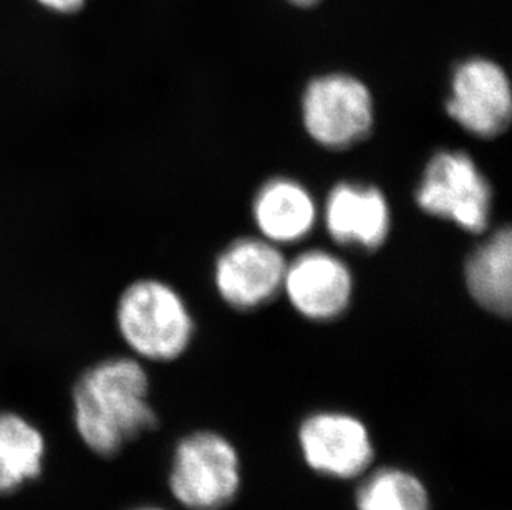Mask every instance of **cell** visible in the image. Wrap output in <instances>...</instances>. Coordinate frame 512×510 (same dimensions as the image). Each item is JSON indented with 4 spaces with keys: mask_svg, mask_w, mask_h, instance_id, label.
I'll use <instances>...</instances> for the list:
<instances>
[{
    "mask_svg": "<svg viewBox=\"0 0 512 510\" xmlns=\"http://www.w3.org/2000/svg\"><path fill=\"white\" fill-rule=\"evenodd\" d=\"M68 421L85 453L113 461L158 426L150 371L128 353L98 358L68 390Z\"/></svg>",
    "mask_w": 512,
    "mask_h": 510,
    "instance_id": "cell-1",
    "label": "cell"
},
{
    "mask_svg": "<svg viewBox=\"0 0 512 510\" xmlns=\"http://www.w3.org/2000/svg\"><path fill=\"white\" fill-rule=\"evenodd\" d=\"M115 328L126 353L145 365L178 360L194 337L188 305L178 290L158 279L135 280L121 292Z\"/></svg>",
    "mask_w": 512,
    "mask_h": 510,
    "instance_id": "cell-2",
    "label": "cell"
},
{
    "mask_svg": "<svg viewBox=\"0 0 512 510\" xmlns=\"http://www.w3.org/2000/svg\"><path fill=\"white\" fill-rule=\"evenodd\" d=\"M168 492L186 510H221L241 489V459L223 434L193 431L179 438L166 474Z\"/></svg>",
    "mask_w": 512,
    "mask_h": 510,
    "instance_id": "cell-3",
    "label": "cell"
},
{
    "mask_svg": "<svg viewBox=\"0 0 512 510\" xmlns=\"http://www.w3.org/2000/svg\"><path fill=\"white\" fill-rule=\"evenodd\" d=\"M416 203L431 216L479 234L488 227L493 193L471 156L463 151H440L426 166Z\"/></svg>",
    "mask_w": 512,
    "mask_h": 510,
    "instance_id": "cell-4",
    "label": "cell"
},
{
    "mask_svg": "<svg viewBox=\"0 0 512 510\" xmlns=\"http://www.w3.org/2000/svg\"><path fill=\"white\" fill-rule=\"evenodd\" d=\"M302 118L315 143L345 150L372 130V93L365 83L345 73L314 78L305 88Z\"/></svg>",
    "mask_w": 512,
    "mask_h": 510,
    "instance_id": "cell-5",
    "label": "cell"
},
{
    "mask_svg": "<svg viewBox=\"0 0 512 510\" xmlns=\"http://www.w3.org/2000/svg\"><path fill=\"white\" fill-rule=\"evenodd\" d=\"M300 453L312 471L350 481L363 476L375 458L367 426L353 414L319 411L300 423Z\"/></svg>",
    "mask_w": 512,
    "mask_h": 510,
    "instance_id": "cell-6",
    "label": "cell"
},
{
    "mask_svg": "<svg viewBox=\"0 0 512 510\" xmlns=\"http://www.w3.org/2000/svg\"><path fill=\"white\" fill-rule=\"evenodd\" d=\"M446 111L471 135L479 138L501 135L512 118L508 75L498 63L486 58H469L453 73Z\"/></svg>",
    "mask_w": 512,
    "mask_h": 510,
    "instance_id": "cell-7",
    "label": "cell"
},
{
    "mask_svg": "<svg viewBox=\"0 0 512 510\" xmlns=\"http://www.w3.org/2000/svg\"><path fill=\"white\" fill-rule=\"evenodd\" d=\"M285 262L279 247L266 239L231 242L216 260L214 284L221 299L237 310L269 304L284 285Z\"/></svg>",
    "mask_w": 512,
    "mask_h": 510,
    "instance_id": "cell-8",
    "label": "cell"
},
{
    "mask_svg": "<svg viewBox=\"0 0 512 510\" xmlns=\"http://www.w3.org/2000/svg\"><path fill=\"white\" fill-rule=\"evenodd\" d=\"M282 289L302 317L330 322L352 302V272L337 255L315 249L287 264Z\"/></svg>",
    "mask_w": 512,
    "mask_h": 510,
    "instance_id": "cell-9",
    "label": "cell"
},
{
    "mask_svg": "<svg viewBox=\"0 0 512 510\" xmlns=\"http://www.w3.org/2000/svg\"><path fill=\"white\" fill-rule=\"evenodd\" d=\"M50 438L22 409L0 406V499L19 496L47 472Z\"/></svg>",
    "mask_w": 512,
    "mask_h": 510,
    "instance_id": "cell-10",
    "label": "cell"
},
{
    "mask_svg": "<svg viewBox=\"0 0 512 510\" xmlns=\"http://www.w3.org/2000/svg\"><path fill=\"white\" fill-rule=\"evenodd\" d=\"M325 226L337 244L375 251L392 226L387 198L375 186L337 184L325 203Z\"/></svg>",
    "mask_w": 512,
    "mask_h": 510,
    "instance_id": "cell-11",
    "label": "cell"
},
{
    "mask_svg": "<svg viewBox=\"0 0 512 510\" xmlns=\"http://www.w3.org/2000/svg\"><path fill=\"white\" fill-rule=\"evenodd\" d=\"M252 216L266 241L292 244L309 236L317 221L314 198L294 179L276 178L257 191Z\"/></svg>",
    "mask_w": 512,
    "mask_h": 510,
    "instance_id": "cell-12",
    "label": "cell"
},
{
    "mask_svg": "<svg viewBox=\"0 0 512 510\" xmlns=\"http://www.w3.org/2000/svg\"><path fill=\"white\" fill-rule=\"evenodd\" d=\"M466 285L476 304L508 318L512 307V236L504 227L479 246L466 264Z\"/></svg>",
    "mask_w": 512,
    "mask_h": 510,
    "instance_id": "cell-13",
    "label": "cell"
},
{
    "mask_svg": "<svg viewBox=\"0 0 512 510\" xmlns=\"http://www.w3.org/2000/svg\"><path fill=\"white\" fill-rule=\"evenodd\" d=\"M355 507L357 510H430V496L415 474L400 467H382L360 482Z\"/></svg>",
    "mask_w": 512,
    "mask_h": 510,
    "instance_id": "cell-14",
    "label": "cell"
},
{
    "mask_svg": "<svg viewBox=\"0 0 512 510\" xmlns=\"http://www.w3.org/2000/svg\"><path fill=\"white\" fill-rule=\"evenodd\" d=\"M40 7L58 15H73L87 5L88 0H35Z\"/></svg>",
    "mask_w": 512,
    "mask_h": 510,
    "instance_id": "cell-15",
    "label": "cell"
},
{
    "mask_svg": "<svg viewBox=\"0 0 512 510\" xmlns=\"http://www.w3.org/2000/svg\"><path fill=\"white\" fill-rule=\"evenodd\" d=\"M125 510H170L168 507L160 506V504H155V502H140V504H135V506H130Z\"/></svg>",
    "mask_w": 512,
    "mask_h": 510,
    "instance_id": "cell-16",
    "label": "cell"
},
{
    "mask_svg": "<svg viewBox=\"0 0 512 510\" xmlns=\"http://www.w3.org/2000/svg\"><path fill=\"white\" fill-rule=\"evenodd\" d=\"M289 2L295 5H312L315 2H319V0H289Z\"/></svg>",
    "mask_w": 512,
    "mask_h": 510,
    "instance_id": "cell-17",
    "label": "cell"
}]
</instances>
